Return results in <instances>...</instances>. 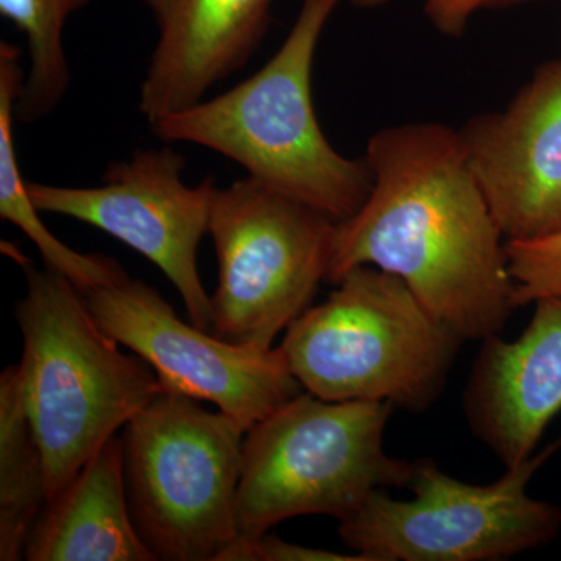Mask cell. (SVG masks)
<instances>
[{
	"label": "cell",
	"instance_id": "1",
	"mask_svg": "<svg viewBox=\"0 0 561 561\" xmlns=\"http://www.w3.org/2000/svg\"><path fill=\"white\" fill-rule=\"evenodd\" d=\"M373 187L335 224L332 286L371 265L404 280L463 341L500 335L515 311L505 242L459 130L437 122L382 128L365 150Z\"/></svg>",
	"mask_w": 561,
	"mask_h": 561
},
{
	"label": "cell",
	"instance_id": "2",
	"mask_svg": "<svg viewBox=\"0 0 561 561\" xmlns=\"http://www.w3.org/2000/svg\"><path fill=\"white\" fill-rule=\"evenodd\" d=\"M339 2L302 0L283 46L254 76L154 122V136L217 151L335 224L350 219L370 195L371 171L331 146L312 101L313 58Z\"/></svg>",
	"mask_w": 561,
	"mask_h": 561
},
{
	"label": "cell",
	"instance_id": "3",
	"mask_svg": "<svg viewBox=\"0 0 561 561\" xmlns=\"http://www.w3.org/2000/svg\"><path fill=\"white\" fill-rule=\"evenodd\" d=\"M21 268L27 290L14 308L24 343L18 378L49 501L164 387L139 356L121 353L66 276L31 262Z\"/></svg>",
	"mask_w": 561,
	"mask_h": 561
},
{
	"label": "cell",
	"instance_id": "4",
	"mask_svg": "<svg viewBox=\"0 0 561 561\" xmlns=\"http://www.w3.org/2000/svg\"><path fill=\"white\" fill-rule=\"evenodd\" d=\"M334 287L279 345L302 389L321 400L390 402L411 412L435 404L463 339L381 268L360 265Z\"/></svg>",
	"mask_w": 561,
	"mask_h": 561
},
{
	"label": "cell",
	"instance_id": "5",
	"mask_svg": "<svg viewBox=\"0 0 561 561\" xmlns=\"http://www.w3.org/2000/svg\"><path fill=\"white\" fill-rule=\"evenodd\" d=\"M394 405L297 394L245 432L239 537L308 515L345 522L376 490L409 489L415 460L394 459L383 432Z\"/></svg>",
	"mask_w": 561,
	"mask_h": 561
},
{
	"label": "cell",
	"instance_id": "6",
	"mask_svg": "<svg viewBox=\"0 0 561 561\" xmlns=\"http://www.w3.org/2000/svg\"><path fill=\"white\" fill-rule=\"evenodd\" d=\"M245 431L162 391L122 427L125 489L140 540L164 561H217L239 537Z\"/></svg>",
	"mask_w": 561,
	"mask_h": 561
},
{
	"label": "cell",
	"instance_id": "7",
	"mask_svg": "<svg viewBox=\"0 0 561 561\" xmlns=\"http://www.w3.org/2000/svg\"><path fill=\"white\" fill-rule=\"evenodd\" d=\"M561 446L508 467L489 485L453 478L415 460L409 501L373 491L339 535L367 561H500L535 551L561 531V508L527 493L530 479Z\"/></svg>",
	"mask_w": 561,
	"mask_h": 561
},
{
	"label": "cell",
	"instance_id": "8",
	"mask_svg": "<svg viewBox=\"0 0 561 561\" xmlns=\"http://www.w3.org/2000/svg\"><path fill=\"white\" fill-rule=\"evenodd\" d=\"M334 230L335 221L319 210L249 175L217 187L209 219L219 268L213 334L273 348L327 279Z\"/></svg>",
	"mask_w": 561,
	"mask_h": 561
},
{
	"label": "cell",
	"instance_id": "9",
	"mask_svg": "<svg viewBox=\"0 0 561 561\" xmlns=\"http://www.w3.org/2000/svg\"><path fill=\"white\" fill-rule=\"evenodd\" d=\"M186 158L172 149L136 150L113 162L101 186L70 187L27 181L39 213L57 214L113 236L153 262L186 306L192 323L213 332V306L198 273L197 251L209 234L216 181L184 183Z\"/></svg>",
	"mask_w": 561,
	"mask_h": 561
},
{
	"label": "cell",
	"instance_id": "10",
	"mask_svg": "<svg viewBox=\"0 0 561 561\" xmlns=\"http://www.w3.org/2000/svg\"><path fill=\"white\" fill-rule=\"evenodd\" d=\"M83 297L106 334L150 365L165 391L213 402L245 432L301 393L279 346L234 345L184 323L144 280L127 276Z\"/></svg>",
	"mask_w": 561,
	"mask_h": 561
},
{
	"label": "cell",
	"instance_id": "11",
	"mask_svg": "<svg viewBox=\"0 0 561 561\" xmlns=\"http://www.w3.org/2000/svg\"><path fill=\"white\" fill-rule=\"evenodd\" d=\"M505 241L561 230V58L535 70L504 110L459 130Z\"/></svg>",
	"mask_w": 561,
	"mask_h": 561
},
{
	"label": "cell",
	"instance_id": "12",
	"mask_svg": "<svg viewBox=\"0 0 561 561\" xmlns=\"http://www.w3.org/2000/svg\"><path fill=\"white\" fill-rule=\"evenodd\" d=\"M516 341H482L463 391L472 434L504 463L534 456L561 412V298L535 301Z\"/></svg>",
	"mask_w": 561,
	"mask_h": 561
},
{
	"label": "cell",
	"instance_id": "13",
	"mask_svg": "<svg viewBox=\"0 0 561 561\" xmlns=\"http://www.w3.org/2000/svg\"><path fill=\"white\" fill-rule=\"evenodd\" d=\"M158 39L139 90L149 124L197 105L260 49L273 0H144Z\"/></svg>",
	"mask_w": 561,
	"mask_h": 561
},
{
	"label": "cell",
	"instance_id": "14",
	"mask_svg": "<svg viewBox=\"0 0 561 561\" xmlns=\"http://www.w3.org/2000/svg\"><path fill=\"white\" fill-rule=\"evenodd\" d=\"M25 560H157L133 524L119 435L47 501L28 537Z\"/></svg>",
	"mask_w": 561,
	"mask_h": 561
},
{
	"label": "cell",
	"instance_id": "15",
	"mask_svg": "<svg viewBox=\"0 0 561 561\" xmlns=\"http://www.w3.org/2000/svg\"><path fill=\"white\" fill-rule=\"evenodd\" d=\"M21 57V50L14 44L0 43V217L16 225L35 243L44 267L66 276L81 294L119 283L128 276L119 262L103 254L79 253L65 245L47 230L31 201L13 135L14 106L25 80Z\"/></svg>",
	"mask_w": 561,
	"mask_h": 561
},
{
	"label": "cell",
	"instance_id": "16",
	"mask_svg": "<svg viewBox=\"0 0 561 561\" xmlns=\"http://www.w3.org/2000/svg\"><path fill=\"white\" fill-rule=\"evenodd\" d=\"M46 504L43 453L22 404L18 365H10L0 375V560L25 559Z\"/></svg>",
	"mask_w": 561,
	"mask_h": 561
},
{
	"label": "cell",
	"instance_id": "17",
	"mask_svg": "<svg viewBox=\"0 0 561 561\" xmlns=\"http://www.w3.org/2000/svg\"><path fill=\"white\" fill-rule=\"evenodd\" d=\"M91 0H0V16L13 22L27 39L28 68L14 106L21 124L46 119L70 88V68L62 47L66 22Z\"/></svg>",
	"mask_w": 561,
	"mask_h": 561
},
{
	"label": "cell",
	"instance_id": "18",
	"mask_svg": "<svg viewBox=\"0 0 561 561\" xmlns=\"http://www.w3.org/2000/svg\"><path fill=\"white\" fill-rule=\"evenodd\" d=\"M516 309L541 298H561V230L540 238L505 241Z\"/></svg>",
	"mask_w": 561,
	"mask_h": 561
},
{
	"label": "cell",
	"instance_id": "19",
	"mask_svg": "<svg viewBox=\"0 0 561 561\" xmlns=\"http://www.w3.org/2000/svg\"><path fill=\"white\" fill-rule=\"evenodd\" d=\"M217 561H367V559L359 553L350 557L323 551V549L306 548V546L280 540L265 531L260 537L236 538L220 553Z\"/></svg>",
	"mask_w": 561,
	"mask_h": 561
},
{
	"label": "cell",
	"instance_id": "20",
	"mask_svg": "<svg viewBox=\"0 0 561 561\" xmlns=\"http://www.w3.org/2000/svg\"><path fill=\"white\" fill-rule=\"evenodd\" d=\"M524 2L530 0H424V14L443 35L459 38L478 11Z\"/></svg>",
	"mask_w": 561,
	"mask_h": 561
},
{
	"label": "cell",
	"instance_id": "21",
	"mask_svg": "<svg viewBox=\"0 0 561 561\" xmlns=\"http://www.w3.org/2000/svg\"><path fill=\"white\" fill-rule=\"evenodd\" d=\"M387 2L389 0H351L353 5L360 7V9H375V7L383 5Z\"/></svg>",
	"mask_w": 561,
	"mask_h": 561
}]
</instances>
